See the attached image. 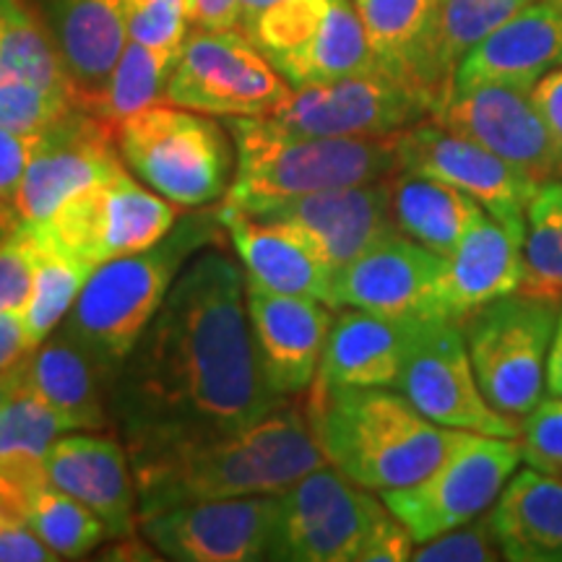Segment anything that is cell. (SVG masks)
I'll return each mask as SVG.
<instances>
[{
	"instance_id": "1",
	"label": "cell",
	"mask_w": 562,
	"mask_h": 562,
	"mask_svg": "<svg viewBox=\"0 0 562 562\" xmlns=\"http://www.w3.org/2000/svg\"><path fill=\"white\" fill-rule=\"evenodd\" d=\"M128 448L186 432L240 430L284 402L250 334L245 271L220 250L182 266L112 383Z\"/></svg>"
},
{
	"instance_id": "2",
	"label": "cell",
	"mask_w": 562,
	"mask_h": 562,
	"mask_svg": "<svg viewBox=\"0 0 562 562\" xmlns=\"http://www.w3.org/2000/svg\"><path fill=\"white\" fill-rule=\"evenodd\" d=\"M140 516L224 497L281 495L326 467L305 409L281 402L240 430L186 432L128 448Z\"/></svg>"
},
{
	"instance_id": "3",
	"label": "cell",
	"mask_w": 562,
	"mask_h": 562,
	"mask_svg": "<svg viewBox=\"0 0 562 562\" xmlns=\"http://www.w3.org/2000/svg\"><path fill=\"white\" fill-rule=\"evenodd\" d=\"M307 422L323 456L364 490H402L432 472L463 430L427 419L396 389L313 381Z\"/></svg>"
},
{
	"instance_id": "4",
	"label": "cell",
	"mask_w": 562,
	"mask_h": 562,
	"mask_svg": "<svg viewBox=\"0 0 562 562\" xmlns=\"http://www.w3.org/2000/svg\"><path fill=\"white\" fill-rule=\"evenodd\" d=\"M237 172L224 203L256 211L334 188L389 180L402 172L396 133L375 138L302 136L269 117H227Z\"/></svg>"
},
{
	"instance_id": "5",
	"label": "cell",
	"mask_w": 562,
	"mask_h": 562,
	"mask_svg": "<svg viewBox=\"0 0 562 562\" xmlns=\"http://www.w3.org/2000/svg\"><path fill=\"white\" fill-rule=\"evenodd\" d=\"M214 232L206 216L175 224L165 240L149 250L97 266L60 323L104 368L117 375L140 334L159 313L182 266L206 245Z\"/></svg>"
},
{
	"instance_id": "6",
	"label": "cell",
	"mask_w": 562,
	"mask_h": 562,
	"mask_svg": "<svg viewBox=\"0 0 562 562\" xmlns=\"http://www.w3.org/2000/svg\"><path fill=\"white\" fill-rule=\"evenodd\" d=\"M125 167L180 209H201L229 191L227 133L203 112L154 102L117 125Z\"/></svg>"
},
{
	"instance_id": "7",
	"label": "cell",
	"mask_w": 562,
	"mask_h": 562,
	"mask_svg": "<svg viewBox=\"0 0 562 562\" xmlns=\"http://www.w3.org/2000/svg\"><path fill=\"white\" fill-rule=\"evenodd\" d=\"M562 302L513 292L461 321L476 381L487 402L524 419L544 396V372Z\"/></svg>"
},
{
	"instance_id": "8",
	"label": "cell",
	"mask_w": 562,
	"mask_h": 562,
	"mask_svg": "<svg viewBox=\"0 0 562 562\" xmlns=\"http://www.w3.org/2000/svg\"><path fill=\"white\" fill-rule=\"evenodd\" d=\"M178 209L123 167L63 203L50 220L30 224L42 243L97 269L165 240L178 224Z\"/></svg>"
},
{
	"instance_id": "9",
	"label": "cell",
	"mask_w": 562,
	"mask_h": 562,
	"mask_svg": "<svg viewBox=\"0 0 562 562\" xmlns=\"http://www.w3.org/2000/svg\"><path fill=\"white\" fill-rule=\"evenodd\" d=\"M521 461V438L463 430L430 474L381 501L422 544L490 513Z\"/></svg>"
},
{
	"instance_id": "10",
	"label": "cell",
	"mask_w": 562,
	"mask_h": 562,
	"mask_svg": "<svg viewBox=\"0 0 562 562\" xmlns=\"http://www.w3.org/2000/svg\"><path fill=\"white\" fill-rule=\"evenodd\" d=\"M245 30L292 89L378 68L349 0H279L245 21Z\"/></svg>"
},
{
	"instance_id": "11",
	"label": "cell",
	"mask_w": 562,
	"mask_h": 562,
	"mask_svg": "<svg viewBox=\"0 0 562 562\" xmlns=\"http://www.w3.org/2000/svg\"><path fill=\"white\" fill-rule=\"evenodd\" d=\"M432 110L430 91L378 66L328 83L292 89L266 117L302 136L375 138L412 128L427 121Z\"/></svg>"
},
{
	"instance_id": "12",
	"label": "cell",
	"mask_w": 562,
	"mask_h": 562,
	"mask_svg": "<svg viewBox=\"0 0 562 562\" xmlns=\"http://www.w3.org/2000/svg\"><path fill=\"white\" fill-rule=\"evenodd\" d=\"M385 513L372 490L326 463L277 495L271 560L362 562L364 544Z\"/></svg>"
},
{
	"instance_id": "13",
	"label": "cell",
	"mask_w": 562,
	"mask_h": 562,
	"mask_svg": "<svg viewBox=\"0 0 562 562\" xmlns=\"http://www.w3.org/2000/svg\"><path fill=\"white\" fill-rule=\"evenodd\" d=\"M290 91L248 34L195 30L182 45L165 102L203 115L261 117L277 110Z\"/></svg>"
},
{
	"instance_id": "14",
	"label": "cell",
	"mask_w": 562,
	"mask_h": 562,
	"mask_svg": "<svg viewBox=\"0 0 562 562\" xmlns=\"http://www.w3.org/2000/svg\"><path fill=\"white\" fill-rule=\"evenodd\" d=\"M396 391L442 427L521 438V422L497 412L482 393L461 323L435 318L427 323Z\"/></svg>"
},
{
	"instance_id": "15",
	"label": "cell",
	"mask_w": 562,
	"mask_h": 562,
	"mask_svg": "<svg viewBox=\"0 0 562 562\" xmlns=\"http://www.w3.org/2000/svg\"><path fill=\"white\" fill-rule=\"evenodd\" d=\"M157 550L180 562L271 560L277 533V495L224 497L172 505L138 518Z\"/></svg>"
},
{
	"instance_id": "16",
	"label": "cell",
	"mask_w": 562,
	"mask_h": 562,
	"mask_svg": "<svg viewBox=\"0 0 562 562\" xmlns=\"http://www.w3.org/2000/svg\"><path fill=\"white\" fill-rule=\"evenodd\" d=\"M123 167L117 128L74 108L40 133L13 201L19 222L50 220L63 203Z\"/></svg>"
},
{
	"instance_id": "17",
	"label": "cell",
	"mask_w": 562,
	"mask_h": 562,
	"mask_svg": "<svg viewBox=\"0 0 562 562\" xmlns=\"http://www.w3.org/2000/svg\"><path fill=\"white\" fill-rule=\"evenodd\" d=\"M442 128L476 140L497 157L544 182L560 178L562 165L552 133L533 102L529 87L480 83L453 89L430 115Z\"/></svg>"
},
{
	"instance_id": "18",
	"label": "cell",
	"mask_w": 562,
	"mask_h": 562,
	"mask_svg": "<svg viewBox=\"0 0 562 562\" xmlns=\"http://www.w3.org/2000/svg\"><path fill=\"white\" fill-rule=\"evenodd\" d=\"M396 149L402 170L459 188L505 224H526V209L539 182L476 140L427 117L396 133Z\"/></svg>"
},
{
	"instance_id": "19",
	"label": "cell",
	"mask_w": 562,
	"mask_h": 562,
	"mask_svg": "<svg viewBox=\"0 0 562 562\" xmlns=\"http://www.w3.org/2000/svg\"><path fill=\"white\" fill-rule=\"evenodd\" d=\"M248 214L292 229L334 271L385 237L398 235L391 209V178L269 203Z\"/></svg>"
},
{
	"instance_id": "20",
	"label": "cell",
	"mask_w": 562,
	"mask_h": 562,
	"mask_svg": "<svg viewBox=\"0 0 562 562\" xmlns=\"http://www.w3.org/2000/svg\"><path fill=\"white\" fill-rule=\"evenodd\" d=\"M250 334L266 381L279 396H300L318 375L334 307L300 294L263 290L245 279Z\"/></svg>"
},
{
	"instance_id": "21",
	"label": "cell",
	"mask_w": 562,
	"mask_h": 562,
	"mask_svg": "<svg viewBox=\"0 0 562 562\" xmlns=\"http://www.w3.org/2000/svg\"><path fill=\"white\" fill-rule=\"evenodd\" d=\"M446 263L448 258L398 232L334 273L331 305L393 318H430V302Z\"/></svg>"
},
{
	"instance_id": "22",
	"label": "cell",
	"mask_w": 562,
	"mask_h": 562,
	"mask_svg": "<svg viewBox=\"0 0 562 562\" xmlns=\"http://www.w3.org/2000/svg\"><path fill=\"white\" fill-rule=\"evenodd\" d=\"M524 235L526 224H505L484 214L448 256L430 302V318L461 323L492 300L521 290Z\"/></svg>"
},
{
	"instance_id": "23",
	"label": "cell",
	"mask_w": 562,
	"mask_h": 562,
	"mask_svg": "<svg viewBox=\"0 0 562 562\" xmlns=\"http://www.w3.org/2000/svg\"><path fill=\"white\" fill-rule=\"evenodd\" d=\"M432 318L355 311L336 315L315 381L349 389H396L402 372Z\"/></svg>"
},
{
	"instance_id": "24",
	"label": "cell",
	"mask_w": 562,
	"mask_h": 562,
	"mask_svg": "<svg viewBox=\"0 0 562 562\" xmlns=\"http://www.w3.org/2000/svg\"><path fill=\"white\" fill-rule=\"evenodd\" d=\"M128 461L121 442L89 432H63L42 459L47 480L97 513L112 539H131L138 526V492Z\"/></svg>"
},
{
	"instance_id": "25",
	"label": "cell",
	"mask_w": 562,
	"mask_h": 562,
	"mask_svg": "<svg viewBox=\"0 0 562 562\" xmlns=\"http://www.w3.org/2000/svg\"><path fill=\"white\" fill-rule=\"evenodd\" d=\"M558 68H562V3L531 0L463 58L456 70V89L480 83L533 89Z\"/></svg>"
},
{
	"instance_id": "26",
	"label": "cell",
	"mask_w": 562,
	"mask_h": 562,
	"mask_svg": "<svg viewBox=\"0 0 562 562\" xmlns=\"http://www.w3.org/2000/svg\"><path fill=\"white\" fill-rule=\"evenodd\" d=\"M115 372L104 368L83 344L58 326L24 355V393L68 422L70 432L108 427V402Z\"/></svg>"
},
{
	"instance_id": "27",
	"label": "cell",
	"mask_w": 562,
	"mask_h": 562,
	"mask_svg": "<svg viewBox=\"0 0 562 562\" xmlns=\"http://www.w3.org/2000/svg\"><path fill=\"white\" fill-rule=\"evenodd\" d=\"M216 214L235 245L245 279L261 284L263 290L300 294L331 305L336 271L302 237L229 203H222Z\"/></svg>"
},
{
	"instance_id": "28",
	"label": "cell",
	"mask_w": 562,
	"mask_h": 562,
	"mask_svg": "<svg viewBox=\"0 0 562 562\" xmlns=\"http://www.w3.org/2000/svg\"><path fill=\"white\" fill-rule=\"evenodd\" d=\"M529 3L531 0H438L430 26L412 55L409 79L430 91L438 108L456 89V70L463 58Z\"/></svg>"
},
{
	"instance_id": "29",
	"label": "cell",
	"mask_w": 562,
	"mask_h": 562,
	"mask_svg": "<svg viewBox=\"0 0 562 562\" xmlns=\"http://www.w3.org/2000/svg\"><path fill=\"white\" fill-rule=\"evenodd\" d=\"M503 558L510 562H562V480L521 469L490 510Z\"/></svg>"
},
{
	"instance_id": "30",
	"label": "cell",
	"mask_w": 562,
	"mask_h": 562,
	"mask_svg": "<svg viewBox=\"0 0 562 562\" xmlns=\"http://www.w3.org/2000/svg\"><path fill=\"white\" fill-rule=\"evenodd\" d=\"M391 209L402 235L442 258L451 256L463 235L487 214L459 188L406 170L391 178Z\"/></svg>"
},
{
	"instance_id": "31",
	"label": "cell",
	"mask_w": 562,
	"mask_h": 562,
	"mask_svg": "<svg viewBox=\"0 0 562 562\" xmlns=\"http://www.w3.org/2000/svg\"><path fill=\"white\" fill-rule=\"evenodd\" d=\"M11 516L30 526L40 542L60 560L83 558L87 552L97 550L104 539H112L108 524L97 513H91L87 505L47 480L45 467L19 490L11 505Z\"/></svg>"
},
{
	"instance_id": "32",
	"label": "cell",
	"mask_w": 562,
	"mask_h": 562,
	"mask_svg": "<svg viewBox=\"0 0 562 562\" xmlns=\"http://www.w3.org/2000/svg\"><path fill=\"white\" fill-rule=\"evenodd\" d=\"M32 83L74 100V87L40 13L26 0H0V83Z\"/></svg>"
},
{
	"instance_id": "33",
	"label": "cell",
	"mask_w": 562,
	"mask_h": 562,
	"mask_svg": "<svg viewBox=\"0 0 562 562\" xmlns=\"http://www.w3.org/2000/svg\"><path fill=\"white\" fill-rule=\"evenodd\" d=\"M178 58L180 50H154L128 40L108 83L89 102H83L81 110L117 128L133 112L165 100Z\"/></svg>"
},
{
	"instance_id": "34",
	"label": "cell",
	"mask_w": 562,
	"mask_h": 562,
	"mask_svg": "<svg viewBox=\"0 0 562 562\" xmlns=\"http://www.w3.org/2000/svg\"><path fill=\"white\" fill-rule=\"evenodd\" d=\"M24 224L30 227L34 248H37V266H34L30 297L19 311L21 328H24L26 344L32 349L66 321V315L74 307V302L79 300L83 284H87L94 269L42 243L32 224Z\"/></svg>"
},
{
	"instance_id": "35",
	"label": "cell",
	"mask_w": 562,
	"mask_h": 562,
	"mask_svg": "<svg viewBox=\"0 0 562 562\" xmlns=\"http://www.w3.org/2000/svg\"><path fill=\"white\" fill-rule=\"evenodd\" d=\"M562 302V178L539 182L526 209L521 290Z\"/></svg>"
},
{
	"instance_id": "36",
	"label": "cell",
	"mask_w": 562,
	"mask_h": 562,
	"mask_svg": "<svg viewBox=\"0 0 562 562\" xmlns=\"http://www.w3.org/2000/svg\"><path fill=\"white\" fill-rule=\"evenodd\" d=\"M378 66L409 79V63L438 0H351ZM414 81V79H412Z\"/></svg>"
},
{
	"instance_id": "37",
	"label": "cell",
	"mask_w": 562,
	"mask_h": 562,
	"mask_svg": "<svg viewBox=\"0 0 562 562\" xmlns=\"http://www.w3.org/2000/svg\"><path fill=\"white\" fill-rule=\"evenodd\" d=\"M63 432H70L68 422L50 406L21 391L0 409V463L42 459Z\"/></svg>"
},
{
	"instance_id": "38",
	"label": "cell",
	"mask_w": 562,
	"mask_h": 562,
	"mask_svg": "<svg viewBox=\"0 0 562 562\" xmlns=\"http://www.w3.org/2000/svg\"><path fill=\"white\" fill-rule=\"evenodd\" d=\"M74 108V100L58 91L16 81L0 83V131H42Z\"/></svg>"
},
{
	"instance_id": "39",
	"label": "cell",
	"mask_w": 562,
	"mask_h": 562,
	"mask_svg": "<svg viewBox=\"0 0 562 562\" xmlns=\"http://www.w3.org/2000/svg\"><path fill=\"white\" fill-rule=\"evenodd\" d=\"M412 560L417 562H495L505 560L497 533L492 529L490 513L474 521L427 539L414 547Z\"/></svg>"
},
{
	"instance_id": "40",
	"label": "cell",
	"mask_w": 562,
	"mask_h": 562,
	"mask_svg": "<svg viewBox=\"0 0 562 562\" xmlns=\"http://www.w3.org/2000/svg\"><path fill=\"white\" fill-rule=\"evenodd\" d=\"M186 0H128V40L154 50H182L188 37Z\"/></svg>"
},
{
	"instance_id": "41",
	"label": "cell",
	"mask_w": 562,
	"mask_h": 562,
	"mask_svg": "<svg viewBox=\"0 0 562 562\" xmlns=\"http://www.w3.org/2000/svg\"><path fill=\"white\" fill-rule=\"evenodd\" d=\"M521 451L529 467L562 474V398L547 396L521 422Z\"/></svg>"
},
{
	"instance_id": "42",
	"label": "cell",
	"mask_w": 562,
	"mask_h": 562,
	"mask_svg": "<svg viewBox=\"0 0 562 562\" xmlns=\"http://www.w3.org/2000/svg\"><path fill=\"white\" fill-rule=\"evenodd\" d=\"M37 248L30 227L19 222L0 237V313H19L30 297Z\"/></svg>"
},
{
	"instance_id": "43",
	"label": "cell",
	"mask_w": 562,
	"mask_h": 562,
	"mask_svg": "<svg viewBox=\"0 0 562 562\" xmlns=\"http://www.w3.org/2000/svg\"><path fill=\"white\" fill-rule=\"evenodd\" d=\"M42 131H0V203L13 206Z\"/></svg>"
},
{
	"instance_id": "44",
	"label": "cell",
	"mask_w": 562,
	"mask_h": 562,
	"mask_svg": "<svg viewBox=\"0 0 562 562\" xmlns=\"http://www.w3.org/2000/svg\"><path fill=\"white\" fill-rule=\"evenodd\" d=\"M60 560L40 542L37 533L19 518L0 513V562H53Z\"/></svg>"
},
{
	"instance_id": "45",
	"label": "cell",
	"mask_w": 562,
	"mask_h": 562,
	"mask_svg": "<svg viewBox=\"0 0 562 562\" xmlns=\"http://www.w3.org/2000/svg\"><path fill=\"white\" fill-rule=\"evenodd\" d=\"M414 547H417V542H414L409 529H406V526L389 510L383 516V521L375 526V531L370 533L368 544H364V552H362V562L412 560Z\"/></svg>"
},
{
	"instance_id": "46",
	"label": "cell",
	"mask_w": 562,
	"mask_h": 562,
	"mask_svg": "<svg viewBox=\"0 0 562 562\" xmlns=\"http://www.w3.org/2000/svg\"><path fill=\"white\" fill-rule=\"evenodd\" d=\"M531 97L533 102H537L539 112H542L547 128L552 133L554 149H558V157L562 165V68L552 70V74L542 76V79L533 83Z\"/></svg>"
},
{
	"instance_id": "47",
	"label": "cell",
	"mask_w": 562,
	"mask_h": 562,
	"mask_svg": "<svg viewBox=\"0 0 562 562\" xmlns=\"http://www.w3.org/2000/svg\"><path fill=\"white\" fill-rule=\"evenodd\" d=\"M195 30H235L243 21V0H186Z\"/></svg>"
},
{
	"instance_id": "48",
	"label": "cell",
	"mask_w": 562,
	"mask_h": 562,
	"mask_svg": "<svg viewBox=\"0 0 562 562\" xmlns=\"http://www.w3.org/2000/svg\"><path fill=\"white\" fill-rule=\"evenodd\" d=\"M30 351L19 313H0V370L9 368Z\"/></svg>"
},
{
	"instance_id": "49",
	"label": "cell",
	"mask_w": 562,
	"mask_h": 562,
	"mask_svg": "<svg viewBox=\"0 0 562 562\" xmlns=\"http://www.w3.org/2000/svg\"><path fill=\"white\" fill-rule=\"evenodd\" d=\"M544 391L550 393V396H560L562 398V307H560L558 328H554V336H552L550 357H547Z\"/></svg>"
},
{
	"instance_id": "50",
	"label": "cell",
	"mask_w": 562,
	"mask_h": 562,
	"mask_svg": "<svg viewBox=\"0 0 562 562\" xmlns=\"http://www.w3.org/2000/svg\"><path fill=\"white\" fill-rule=\"evenodd\" d=\"M24 391V357L0 370V409Z\"/></svg>"
},
{
	"instance_id": "51",
	"label": "cell",
	"mask_w": 562,
	"mask_h": 562,
	"mask_svg": "<svg viewBox=\"0 0 562 562\" xmlns=\"http://www.w3.org/2000/svg\"><path fill=\"white\" fill-rule=\"evenodd\" d=\"M279 3V0H243V21H250L252 16L269 9V5Z\"/></svg>"
},
{
	"instance_id": "52",
	"label": "cell",
	"mask_w": 562,
	"mask_h": 562,
	"mask_svg": "<svg viewBox=\"0 0 562 562\" xmlns=\"http://www.w3.org/2000/svg\"><path fill=\"white\" fill-rule=\"evenodd\" d=\"M0 222L11 224V227H16V224H19L16 209H13V206H3V203H0Z\"/></svg>"
},
{
	"instance_id": "53",
	"label": "cell",
	"mask_w": 562,
	"mask_h": 562,
	"mask_svg": "<svg viewBox=\"0 0 562 562\" xmlns=\"http://www.w3.org/2000/svg\"><path fill=\"white\" fill-rule=\"evenodd\" d=\"M9 229H13V227H11V224H3V222H0V237H3V235H5V232H9Z\"/></svg>"
},
{
	"instance_id": "54",
	"label": "cell",
	"mask_w": 562,
	"mask_h": 562,
	"mask_svg": "<svg viewBox=\"0 0 562 562\" xmlns=\"http://www.w3.org/2000/svg\"><path fill=\"white\" fill-rule=\"evenodd\" d=\"M560 3H562V0H560Z\"/></svg>"
}]
</instances>
